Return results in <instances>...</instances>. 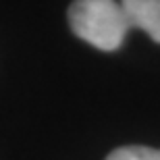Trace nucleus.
I'll return each mask as SVG.
<instances>
[{
  "instance_id": "nucleus-3",
  "label": "nucleus",
  "mask_w": 160,
  "mask_h": 160,
  "mask_svg": "<svg viewBox=\"0 0 160 160\" xmlns=\"http://www.w3.org/2000/svg\"><path fill=\"white\" fill-rule=\"evenodd\" d=\"M106 160H160V150L148 146H125L110 152Z\"/></svg>"
},
{
  "instance_id": "nucleus-2",
  "label": "nucleus",
  "mask_w": 160,
  "mask_h": 160,
  "mask_svg": "<svg viewBox=\"0 0 160 160\" xmlns=\"http://www.w3.org/2000/svg\"><path fill=\"white\" fill-rule=\"evenodd\" d=\"M119 4L129 29L137 27L160 44V0H119Z\"/></svg>"
},
{
  "instance_id": "nucleus-1",
  "label": "nucleus",
  "mask_w": 160,
  "mask_h": 160,
  "mask_svg": "<svg viewBox=\"0 0 160 160\" xmlns=\"http://www.w3.org/2000/svg\"><path fill=\"white\" fill-rule=\"evenodd\" d=\"M69 25L77 38L104 52L117 50L129 31L119 0H75L69 8Z\"/></svg>"
}]
</instances>
